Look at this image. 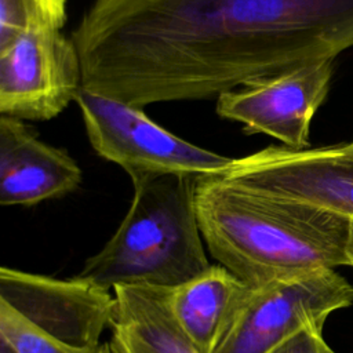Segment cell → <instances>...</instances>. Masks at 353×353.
<instances>
[{
    "mask_svg": "<svg viewBox=\"0 0 353 353\" xmlns=\"http://www.w3.org/2000/svg\"><path fill=\"white\" fill-rule=\"evenodd\" d=\"M70 37L85 90L210 99L353 48V0H94Z\"/></svg>",
    "mask_w": 353,
    "mask_h": 353,
    "instance_id": "1",
    "label": "cell"
},
{
    "mask_svg": "<svg viewBox=\"0 0 353 353\" xmlns=\"http://www.w3.org/2000/svg\"><path fill=\"white\" fill-rule=\"evenodd\" d=\"M194 203L211 256L248 287L349 266L352 218L197 176Z\"/></svg>",
    "mask_w": 353,
    "mask_h": 353,
    "instance_id": "2",
    "label": "cell"
},
{
    "mask_svg": "<svg viewBox=\"0 0 353 353\" xmlns=\"http://www.w3.org/2000/svg\"><path fill=\"white\" fill-rule=\"evenodd\" d=\"M194 181L172 175L132 179L134 194L125 216L76 277L106 290L174 288L208 269Z\"/></svg>",
    "mask_w": 353,
    "mask_h": 353,
    "instance_id": "3",
    "label": "cell"
},
{
    "mask_svg": "<svg viewBox=\"0 0 353 353\" xmlns=\"http://www.w3.org/2000/svg\"><path fill=\"white\" fill-rule=\"evenodd\" d=\"M91 146L132 179L223 174L232 157L200 148L170 132L139 106L81 88L76 99Z\"/></svg>",
    "mask_w": 353,
    "mask_h": 353,
    "instance_id": "4",
    "label": "cell"
},
{
    "mask_svg": "<svg viewBox=\"0 0 353 353\" xmlns=\"http://www.w3.org/2000/svg\"><path fill=\"white\" fill-rule=\"evenodd\" d=\"M353 303V285L335 269L272 280L250 291L215 353H269L307 325Z\"/></svg>",
    "mask_w": 353,
    "mask_h": 353,
    "instance_id": "5",
    "label": "cell"
},
{
    "mask_svg": "<svg viewBox=\"0 0 353 353\" xmlns=\"http://www.w3.org/2000/svg\"><path fill=\"white\" fill-rule=\"evenodd\" d=\"M216 176L255 194L320 207L353 219V141L302 149L272 145L233 159Z\"/></svg>",
    "mask_w": 353,
    "mask_h": 353,
    "instance_id": "6",
    "label": "cell"
},
{
    "mask_svg": "<svg viewBox=\"0 0 353 353\" xmlns=\"http://www.w3.org/2000/svg\"><path fill=\"white\" fill-rule=\"evenodd\" d=\"M83 88L72 37L36 26L0 47V114L44 121L61 114Z\"/></svg>",
    "mask_w": 353,
    "mask_h": 353,
    "instance_id": "7",
    "label": "cell"
},
{
    "mask_svg": "<svg viewBox=\"0 0 353 353\" xmlns=\"http://www.w3.org/2000/svg\"><path fill=\"white\" fill-rule=\"evenodd\" d=\"M335 59H324L261 77L216 98L219 117L240 123L245 134H266L284 146H309L312 120L325 101Z\"/></svg>",
    "mask_w": 353,
    "mask_h": 353,
    "instance_id": "8",
    "label": "cell"
},
{
    "mask_svg": "<svg viewBox=\"0 0 353 353\" xmlns=\"http://www.w3.org/2000/svg\"><path fill=\"white\" fill-rule=\"evenodd\" d=\"M0 302L43 334L73 346L101 343L116 306L110 290L76 276L62 280L7 266L0 269Z\"/></svg>",
    "mask_w": 353,
    "mask_h": 353,
    "instance_id": "9",
    "label": "cell"
},
{
    "mask_svg": "<svg viewBox=\"0 0 353 353\" xmlns=\"http://www.w3.org/2000/svg\"><path fill=\"white\" fill-rule=\"evenodd\" d=\"M83 179L66 152L37 138L17 117L0 116V204L34 205L76 190Z\"/></svg>",
    "mask_w": 353,
    "mask_h": 353,
    "instance_id": "10",
    "label": "cell"
},
{
    "mask_svg": "<svg viewBox=\"0 0 353 353\" xmlns=\"http://www.w3.org/2000/svg\"><path fill=\"white\" fill-rule=\"evenodd\" d=\"M110 320L113 353H201L185 335L170 306V288L119 285Z\"/></svg>",
    "mask_w": 353,
    "mask_h": 353,
    "instance_id": "11",
    "label": "cell"
},
{
    "mask_svg": "<svg viewBox=\"0 0 353 353\" xmlns=\"http://www.w3.org/2000/svg\"><path fill=\"white\" fill-rule=\"evenodd\" d=\"M250 287L222 265L170 288V306L185 335L201 353H215Z\"/></svg>",
    "mask_w": 353,
    "mask_h": 353,
    "instance_id": "12",
    "label": "cell"
},
{
    "mask_svg": "<svg viewBox=\"0 0 353 353\" xmlns=\"http://www.w3.org/2000/svg\"><path fill=\"white\" fill-rule=\"evenodd\" d=\"M68 0H0V47L36 26L62 29Z\"/></svg>",
    "mask_w": 353,
    "mask_h": 353,
    "instance_id": "13",
    "label": "cell"
},
{
    "mask_svg": "<svg viewBox=\"0 0 353 353\" xmlns=\"http://www.w3.org/2000/svg\"><path fill=\"white\" fill-rule=\"evenodd\" d=\"M0 334L19 353H113L109 342L95 346H73L59 342L34 328L4 302H0Z\"/></svg>",
    "mask_w": 353,
    "mask_h": 353,
    "instance_id": "14",
    "label": "cell"
},
{
    "mask_svg": "<svg viewBox=\"0 0 353 353\" xmlns=\"http://www.w3.org/2000/svg\"><path fill=\"white\" fill-rule=\"evenodd\" d=\"M269 353H335L323 338V328L307 325Z\"/></svg>",
    "mask_w": 353,
    "mask_h": 353,
    "instance_id": "15",
    "label": "cell"
},
{
    "mask_svg": "<svg viewBox=\"0 0 353 353\" xmlns=\"http://www.w3.org/2000/svg\"><path fill=\"white\" fill-rule=\"evenodd\" d=\"M0 353H19V352L4 335L0 334Z\"/></svg>",
    "mask_w": 353,
    "mask_h": 353,
    "instance_id": "16",
    "label": "cell"
},
{
    "mask_svg": "<svg viewBox=\"0 0 353 353\" xmlns=\"http://www.w3.org/2000/svg\"><path fill=\"white\" fill-rule=\"evenodd\" d=\"M347 256H349V266L353 268V219L350 223V236H349V244H347Z\"/></svg>",
    "mask_w": 353,
    "mask_h": 353,
    "instance_id": "17",
    "label": "cell"
}]
</instances>
